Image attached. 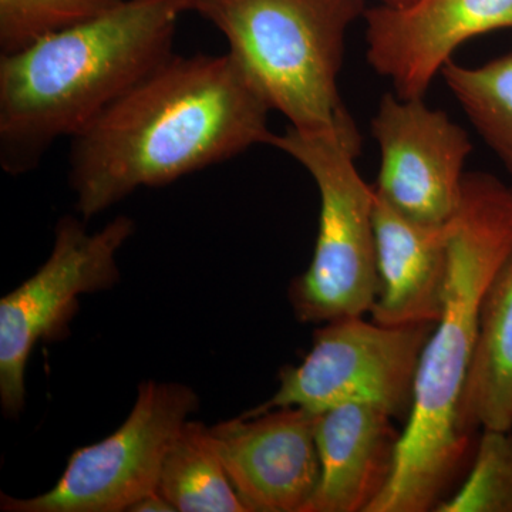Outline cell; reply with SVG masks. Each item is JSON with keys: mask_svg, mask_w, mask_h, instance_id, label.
Wrapping results in <instances>:
<instances>
[{"mask_svg": "<svg viewBox=\"0 0 512 512\" xmlns=\"http://www.w3.org/2000/svg\"><path fill=\"white\" fill-rule=\"evenodd\" d=\"M269 111L228 53H173L72 138L77 212L90 220L138 188L269 146Z\"/></svg>", "mask_w": 512, "mask_h": 512, "instance_id": "1", "label": "cell"}, {"mask_svg": "<svg viewBox=\"0 0 512 512\" xmlns=\"http://www.w3.org/2000/svg\"><path fill=\"white\" fill-rule=\"evenodd\" d=\"M512 255V188L487 173H466L448 222L443 311L421 353L413 406L389 484L367 512L436 511L463 468L471 436L464 389L476 352L488 288Z\"/></svg>", "mask_w": 512, "mask_h": 512, "instance_id": "2", "label": "cell"}, {"mask_svg": "<svg viewBox=\"0 0 512 512\" xmlns=\"http://www.w3.org/2000/svg\"><path fill=\"white\" fill-rule=\"evenodd\" d=\"M194 0H123L82 25L0 56V165L30 173L62 137H76L173 55Z\"/></svg>", "mask_w": 512, "mask_h": 512, "instance_id": "3", "label": "cell"}, {"mask_svg": "<svg viewBox=\"0 0 512 512\" xmlns=\"http://www.w3.org/2000/svg\"><path fill=\"white\" fill-rule=\"evenodd\" d=\"M269 109L301 131L352 123L340 99L346 33L363 0H194Z\"/></svg>", "mask_w": 512, "mask_h": 512, "instance_id": "4", "label": "cell"}, {"mask_svg": "<svg viewBox=\"0 0 512 512\" xmlns=\"http://www.w3.org/2000/svg\"><path fill=\"white\" fill-rule=\"evenodd\" d=\"M269 146L284 151L311 174L320 195L318 238L311 264L289 288L293 313L303 323L363 318L379 295L375 187L356 168L362 137L355 123L335 130L288 127Z\"/></svg>", "mask_w": 512, "mask_h": 512, "instance_id": "5", "label": "cell"}, {"mask_svg": "<svg viewBox=\"0 0 512 512\" xmlns=\"http://www.w3.org/2000/svg\"><path fill=\"white\" fill-rule=\"evenodd\" d=\"M433 328L383 326L363 318L323 323L301 365L284 367L274 396L244 414L281 407L319 414L346 403H367L407 420L421 353Z\"/></svg>", "mask_w": 512, "mask_h": 512, "instance_id": "6", "label": "cell"}, {"mask_svg": "<svg viewBox=\"0 0 512 512\" xmlns=\"http://www.w3.org/2000/svg\"><path fill=\"white\" fill-rule=\"evenodd\" d=\"M131 218H114L89 232L77 218H60L45 264L0 301V404L9 419L26 400V366L40 340L64 338L79 296L107 291L120 281L117 252L134 234Z\"/></svg>", "mask_w": 512, "mask_h": 512, "instance_id": "7", "label": "cell"}, {"mask_svg": "<svg viewBox=\"0 0 512 512\" xmlns=\"http://www.w3.org/2000/svg\"><path fill=\"white\" fill-rule=\"evenodd\" d=\"M200 399L187 384L140 383L127 420L106 439L77 448L62 477L30 498L2 494L6 512H123L158 490L168 448L197 412Z\"/></svg>", "mask_w": 512, "mask_h": 512, "instance_id": "8", "label": "cell"}, {"mask_svg": "<svg viewBox=\"0 0 512 512\" xmlns=\"http://www.w3.org/2000/svg\"><path fill=\"white\" fill-rule=\"evenodd\" d=\"M380 150L376 191L397 211L423 224L446 225L461 201L470 137L423 99L386 93L372 120Z\"/></svg>", "mask_w": 512, "mask_h": 512, "instance_id": "9", "label": "cell"}, {"mask_svg": "<svg viewBox=\"0 0 512 512\" xmlns=\"http://www.w3.org/2000/svg\"><path fill=\"white\" fill-rule=\"evenodd\" d=\"M367 62L400 99H424L434 77L468 40L512 30V0H416L367 9Z\"/></svg>", "mask_w": 512, "mask_h": 512, "instance_id": "10", "label": "cell"}, {"mask_svg": "<svg viewBox=\"0 0 512 512\" xmlns=\"http://www.w3.org/2000/svg\"><path fill=\"white\" fill-rule=\"evenodd\" d=\"M318 414L281 407L208 427L235 490L249 512H302L320 478Z\"/></svg>", "mask_w": 512, "mask_h": 512, "instance_id": "11", "label": "cell"}, {"mask_svg": "<svg viewBox=\"0 0 512 512\" xmlns=\"http://www.w3.org/2000/svg\"><path fill=\"white\" fill-rule=\"evenodd\" d=\"M386 410L346 403L319 413L318 487L302 512H367L392 478L402 433Z\"/></svg>", "mask_w": 512, "mask_h": 512, "instance_id": "12", "label": "cell"}, {"mask_svg": "<svg viewBox=\"0 0 512 512\" xmlns=\"http://www.w3.org/2000/svg\"><path fill=\"white\" fill-rule=\"evenodd\" d=\"M373 224L380 279L379 295L370 311L373 322L436 325L446 298L448 224L410 220L376 188Z\"/></svg>", "mask_w": 512, "mask_h": 512, "instance_id": "13", "label": "cell"}, {"mask_svg": "<svg viewBox=\"0 0 512 512\" xmlns=\"http://www.w3.org/2000/svg\"><path fill=\"white\" fill-rule=\"evenodd\" d=\"M461 417L471 434L512 430V255L484 298Z\"/></svg>", "mask_w": 512, "mask_h": 512, "instance_id": "14", "label": "cell"}, {"mask_svg": "<svg viewBox=\"0 0 512 512\" xmlns=\"http://www.w3.org/2000/svg\"><path fill=\"white\" fill-rule=\"evenodd\" d=\"M158 491L175 511L249 512L200 421L188 420L171 443Z\"/></svg>", "mask_w": 512, "mask_h": 512, "instance_id": "15", "label": "cell"}, {"mask_svg": "<svg viewBox=\"0 0 512 512\" xmlns=\"http://www.w3.org/2000/svg\"><path fill=\"white\" fill-rule=\"evenodd\" d=\"M441 74L467 119L512 175V53L476 67L451 60Z\"/></svg>", "mask_w": 512, "mask_h": 512, "instance_id": "16", "label": "cell"}, {"mask_svg": "<svg viewBox=\"0 0 512 512\" xmlns=\"http://www.w3.org/2000/svg\"><path fill=\"white\" fill-rule=\"evenodd\" d=\"M123 0H0V53L13 55L39 40L82 25Z\"/></svg>", "mask_w": 512, "mask_h": 512, "instance_id": "17", "label": "cell"}, {"mask_svg": "<svg viewBox=\"0 0 512 512\" xmlns=\"http://www.w3.org/2000/svg\"><path fill=\"white\" fill-rule=\"evenodd\" d=\"M437 512H512V430H484L473 466Z\"/></svg>", "mask_w": 512, "mask_h": 512, "instance_id": "18", "label": "cell"}, {"mask_svg": "<svg viewBox=\"0 0 512 512\" xmlns=\"http://www.w3.org/2000/svg\"><path fill=\"white\" fill-rule=\"evenodd\" d=\"M130 511L134 512H173L174 507L160 494V491L146 495V497L138 500Z\"/></svg>", "mask_w": 512, "mask_h": 512, "instance_id": "19", "label": "cell"}, {"mask_svg": "<svg viewBox=\"0 0 512 512\" xmlns=\"http://www.w3.org/2000/svg\"><path fill=\"white\" fill-rule=\"evenodd\" d=\"M416 0H380V5L390 6V8H404L412 5Z\"/></svg>", "mask_w": 512, "mask_h": 512, "instance_id": "20", "label": "cell"}]
</instances>
